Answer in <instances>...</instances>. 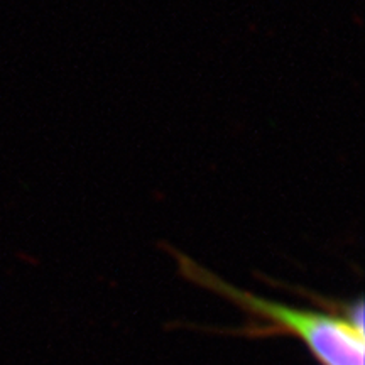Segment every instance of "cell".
Masks as SVG:
<instances>
[{"label": "cell", "instance_id": "obj_1", "mask_svg": "<svg viewBox=\"0 0 365 365\" xmlns=\"http://www.w3.org/2000/svg\"><path fill=\"white\" fill-rule=\"evenodd\" d=\"M175 255L186 279L232 301L252 318L249 327L240 331L242 335H291L303 341L322 365H365L364 301L360 298L349 303L330 301L331 308L327 312L299 309L242 291L193 259L180 252Z\"/></svg>", "mask_w": 365, "mask_h": 365}]
</instances>
